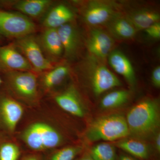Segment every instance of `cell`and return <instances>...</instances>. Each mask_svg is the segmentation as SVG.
I'll use <instances>...</instances> for the list:
<instances>
[{"label":"cell","instance_id":"10","mask_svg":"<svg viewBox=\"0 0 160 160\" xmlns=\"http://www.w3.org/2000/svg\"><path fill=\"white\" fill-rule=\"evenodd\" d=\"M0 71H33L26 58L12 44L0 46Z\"/></svg>","mask_w":160,"mask_h":160},{"label":"cell","instance_id":"2","mask_svg":"<svg viewBox=\"0 0 160 160\" xmlns=\"http://www.w3.org/2000/svg\"><path fill=\"white\" fill-rule=\"evenodd\" d=\"M129 135L143 140L157 132L160 126V109L157 100L147 99L133 106L126 118Z\"/></svg>","mask_w":160,"mask_h":160},{"label":"cell","instance_id":"15","mask_svg":"<svg viewBox=\"0 0 160 160\" xmlns=\"http://www.w3.org/2000/svg\"><path fill=\"white\" fill-rule=\"evenodd\" d=\"M69 70L66 65L53 67L52 69L43 72L42 77L38 79L40 92L49 94L54 89L62 83L68 76Z\"/></svg>","mask_w":160,"mask_h":160},{"label":"cell","instance_id":"8","mask_svg":"<svg viewBox=\"0 0 160 160\" xmlns=\"http://www.w3.org/2000/svg\"><path fill=\"white\" fill-rule=\"evenodd\" d=\"M15 46L35 73H43L53 68L52 62L44 55L38 42L32 35L17 40Z\"/></svg>","mask_w":160,"mask_h":160},{"label":"cell","instance_id":"12","mask_svg":"<svg viewBox=\"0 0 160 160\" xmlns=\"http://www.w3.org/2000/svg\"><path fill=\"white\" fill-rule=\"evenodd\" d=\"M113 43L111 36L107 32L102 29H93L87 40V48L92 56L104 59L111 52Z\"/></svg>","mask_w":160,"mask_h":160},{"label":"cell","instance_id":"9","mask_svg":"<svg viewBox=\"0 0 160 160\" xmlns=\"http://www.w3.org/2000/svg\"><path fill=\"white\" fill-rule=\"evenodd\" d=\"M49 96L53 104L62 111L78 118L86 116V107L78 90L73 84L63 91L52 92Z\"/></svg>","mask_w":160,"mask_h":160},{"label":"cell","instance_id":"6","mask_svg":"<svg viewBox=\"0 0 160 160\" xmlns=\"http://www.w3.org/2000/svg\"><path fill=\"white\" fill-rule=\"evenodd\" d=\"M26 109L5 89L0 90V135L14 136Z\"/></svg>","mask_w":160,"mask_h":160},{"label":"cell","instance_id":"29","mask_svg":"<svg viewBox=\"0 0 160 160\" xmlns=\"http://www.w3.org/2000/svg\"><path fill=\"white\" fill-rule=\"evenodd\" d=\"M74 160H93L89 155L87 151L84 149V151L79 155Z\"/></svg>","mask_w":160,"mask_h":160},{"label":"cell","instance_id":"17","mask_svg":"<svg viewBox=\"0 0 160 160\" xmlns=\"http://www.w3.org/2000/svg\"><path fill=\"white\" fill-rule=\"evenodd\" d=\"M115 146L139 160H152L149 146L142 140L136 138H123L115 143Z\"/></svg>","mask_w":160,"mask_h":160},{"label":"cell","instance_id":"21","mask_svg":"<svg viewBox=\"0 0 160 160\" xmlns=\"http://www.w3.org/2000/svg\"><path fill=\"white\" fill-rule=\"evenodd\" d=\"M52 2L50 0H24L13 3L12 6L26 16L37 18L44 14Z\"/></svg>","mask_w":160,"mask_h":160},{"label":"cell","instance_id":"19","mask_svg":"<svg viewBox=\"0 0 160 160\" xmlns=\"http://www.w3.org/2000/svg\"><path fill=\"white\" fill-rule=\"evenodd\" d=\"M106 24L109 32L118 39H129L134 37L136 33V29L130 22L119 13Z\"/></svg>","mask_w":160,"mask_h":160},{"label":"cell","instance_id":"13","mask_svg":"<svg viewBox=\"0 0 160 160\" xmlns=\"http://www.w3.org/2000/svg\"><path fill=\"white\" fill-rule=\"evenodd\" d=\"M57 30L65 57L72 58L76 55L80 45V35L77 27L71 22L60 26Z\"/></svg>","mask_w":160,"mask_h":160},{"label":"cell","instance_id":"4","mask_svg":"<svg viewBox=\"0 0 160 160\" xmlns=\"http://www.w3.org/2000/svg\"><path fill=\"white\" fill-rule=\"evenodd\" d=\"M129 135L126 118L114 114L98 118L89 125L84 138L89 142L103 140L113 142Z\"/></svg>","mask_w":160,"mask_h":160},{"label":"cell","instance_id":"33","mask_svg":"<svg viewBox=\"0 0 160 160\" xmlns=\"http://www.w3.org/2000/svg\"><path fill=\"white\" fill-rule=\"evenodd\" d=\"M3 83L2 78V77H1V74H0V88H1V86L3 85Z\"/></svg>","mask_w":160,"mask_h":160},{"label":"cell","instance_id":"22","mask_svg":"<svg viewBox=\"0 0 160 160\" xmlns=\"http://www.w3.org/2000/svg\"><path fill=\"white\" fill-rule=\"evenodd\" d=\"M24 153L14 136L0 135V160H19Z\"/></svg>","mask_w":160,"mask_h":160},{"label":"cell","instance_id":"26","mask_svg":"<svg viewBox=\"0 0 160 160\" xmlns=\"http://www.w3.org/2000/svg\"><path fill=\"white\" fill-rule=\"evenodd\" d=\"M146 34L151 38L159 39L160 38V24L159 22L154 23L145 29Z\"/></svg>","mask_w":160,"mask_h":160},{"label":"cell","instance_id":"3","mask_svg":"<svg viewBox=\"0 0 160 160\" xmlns=\"http://www.w3.org/2000/svg\"><path fill=\"white\" fill-rule=\"evenodd\" d=\"M3 73L5 90L27 109L36 107L42 102L38 78L34 72L8 71Z\"/></svg>","mask_w":160,"mask_h":160},{"label":"cell","instance_id":"20","mask_svg":"<svg viewBox=\"0 0 160 160\" xmlns=\"http://www.w3.org/2000/svg\"><path fill=\"white\" fill-rule=\"evenodd\" d=\"M126 18L136 30H145L154 23L158 22L160 16L158 12L143 9L130 12Z\"/></svg>","mask_w":160,"mask_h":160},{"label":"cell","instance_id":"11","mask_svg":"<svg viewBox=\"0 0 160 160\" xmlns=\"http://www.w3.org/2000/svg\"><path fill=\"white\" fill-rule=\"evenodd\" d=\"M112 3L103 1H90L83 12L84 21L88 25L95 26L107 23L118 12Z\"/></svg>","mask_w":160,"mask_h":160},{"label":"cell","instance_id":"14","mask_svg":"<svg viewBox=\"0 0 160 160\" xmlns=\"http://www.w3.org/2000/svg\"><path fill=\"white\" fill-rule=\"evenodd\" d=\"M38 42L49 61H54L64 53L62 42L57 29H46L41 34Z\"/></svg>","mask_w":160,"mask_h":160},{"label":"cell","instance_id":"1","mask_svg":"<svg viewBox=\"0 0 160 160\" xmlns=\"http://www.w3.org/2000/svg\"><path fill=\"white\" fill-rule=\"evenodd\" d=\"M54 104H44L26 109L14 137L25 152L44 154L69 145L71 131Z\"/></svg>","mask_w":160,"mask_h":160},{"label":"cell","instance_id":"25","mask_svg":"<svg viewBox=\"0 0 160 160\" xmlns=\"http://www.w3.org/2000/svg\"><path fill=\"white\" fill-rule=\"evenodd\" d=\"M129 94V92L126 90H119L112 92L103 98L100 106L105 109L119 107L128 101Z\"/></svg>","mask_w":160,"mask_h":160},{"label":"cell","instance_id":"28","mask_svg":"<svg viewBox=\"0 0 160 160\" xmlns=\"http://www.w3.org/2000/svg\"><path fill=\"white\" fill-rule=\"evenodd\" d=\"M152 81L154 86L158 88L160 87V67H156L152 74Z\"/></svg>","mask_w":160,"mask_h":160},{"label":"cell","instance_id":"16","mask_svg":"<svg viewBox=\"0 0 160 160\" xmlns=\"http://www.w3.org/2000/svg\"><path fill=\"white\" fill-rule=\"evenodd\" d=\"M74 18V12L70 8L64 4H59L46 14L43 21V26L45 29H57L66 23L71 22Z\"/></svg>","mask_w":160,"mask_h":160},{"label":"cell","instance_id":"31","mask_svg":"<svg viewBox=\"0 0 160 160\" xmlns=\"http://www.w3.org/2000/svg\"><path fill=\"white\" fill-rule=\"evenodd\" d=\"M155 148L158 152H160V133H158L156 136L155 138Z\"/></svg>","mask_w":160,"mask_h":160},{"label":"cell","instance_id":"7","mask_svg":"<svg viewBox=\"0 0 160 160\" xmlns=\"http://www.w3.org/2000/svg\"><path fill=\"white\" fill-rule=\"evenodd\" d=\"M36 31L34 23L20 12L0 9V34L17 39L32 35Z\"/></svg>","mask_w":160,"mask_h":160},{"label":"cell","instance_id":"34","mask_svg":"<svg viewBox=\"0 0 160 160\" xmlns=\"http://www.w3.org/2000/svg\"><path fill=\"white\" fill-rule=\"evenodd\" d=\"M2 36L0 34V41H1V39H2Z\"/></svg>","mask_w":160,"mask_h":160},{"label":"cell","instance_id":"27","mask_svg":"<svg viewBox=\"0 0 160 160\" xmlns=\"http://www.w3.org/2000/svg\"><path fill=\"white\" fill-rule=\"evenodd\" d=\"M43 154L36 152H25L19 160H43Z\"/></svg>","mask_w":160,"mask_h":160},{"label":"cell","instance_id":"30","mask_svg":"<svg viewBox=\"0 0 160 160\" xmlns=\"http://www.w3.org/2000/svg\"><path fill=\"white\" fill-rule=\"evenodd\" d=\"M116 160H139L129 154L122 153L118 156Z\"/></svg>","mask_w":160,"mask_h":160},{"label":"cell","instance_id":"5","mask_svg":"<svg viewBox=\"0 0 160 160\" xmlns=\"http://www.w3.org/2000/svg\"><path fill=\"white\" fill-rule=\"evenodd\" d=\"M83 70L92 92L98 96L122 85L115 75L92 56L87 58L84 63Z\"/></svg>","mask_w":160,"mask_h":160},{"label":"cell","instance_id":"23","mask_svg":"<svg viewBox=\"0 0 160 160\" xmlns=\"http://www.w3.org/2000/svg\"><path fill=\"white\" fill-rule=\"evenodd\" d=\"M84 149L78 143L69 144L43 154V160H74Z\"/></svg>","mask_w":160,"mask_h":160},{"label":"cell","instance_id":"32","mask_svg":"<svg viewBox=\"0 0 160 160\" xmlns=\"http://www.w3.org/2000/svg\"><path fill=\"white\" fill-rule=\"evenodd\" d=\"M11 1H0V9H2V8H6L11 6Z\"/></svg>","mask_w":160,"mask_h":160},{"label":"cell","instance_id":"18","mask_svg":"<svg viewBox=\"0 0 160 160\" xmlns=\"http://www.w3.org/2000/svg\"><path fill=\"white\" fill-rule=\"evenodd\" d=\"M109 63L115 71L122 76L129 85L134 86L136 83L134 69L129 60L122 52L115 50L109 55Z\"/></svg>","mask_w":160,"mask_h":160},{"label":"cell","instance_id":"24","mask_svg":"<svg viewBox=\"0 0 160 160\" xmlns=\"http://www.w3.org/2000/svg\"><path fill=\"white\" fill-rule=\"evenodd\" d=\"M87 152L93 160H116L117 158L115 146L109 143H99Z\"/></svg>","mask_w":160,"mask_h":160}]
</instances>
